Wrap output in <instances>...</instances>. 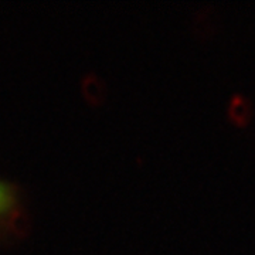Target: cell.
I'll list each match as a JSON object with an SVG mask.
<instances>
[{"instance_id": "cell-1", "label": "cell", "mask_w": 255, "mask_h": 255, "mask_svg": "<svg viewBox=\"0 0 255 255\" xmlns=\"http://www.w3.org/2000/svg\"><path fill=\"white\" fill-rule=\"evenodd\" d=\"M230 118L237 124H246L250 115H251V107L250 102L243 95H234L230 102Z\"/></svg>"}, {"instance_id": "cell-2", "label": "cell", "mask_w": 255, "mask_h": 255, "mask_svg": "<svg viewBox=\"0 0 255 255\" xmlns=\"http://www.w3.org/2000/svg\"><path fill=\"white\" fill-rule=\"evenodd\" d=\"M13 203H14L13 191L10 190V187L6 183L0 182V219L4 217L11 210Z\"/></svg>"}]
</instances>
